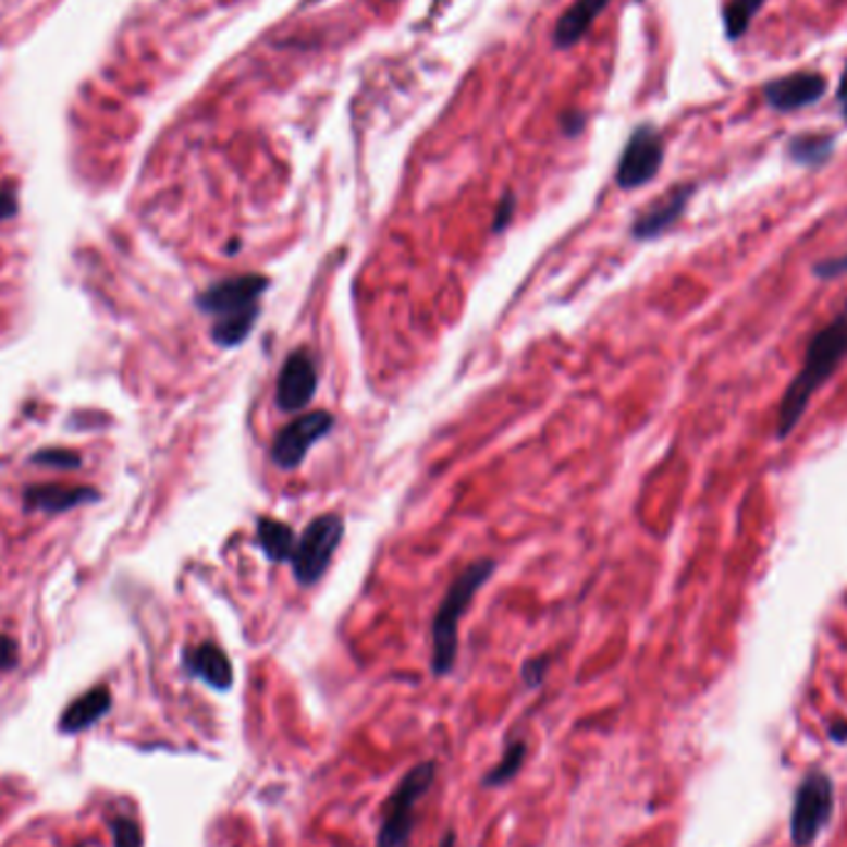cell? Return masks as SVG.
<instances>
[{
  "mask_svg": "<svg viewBox=\"0 0 847 847\" xmlns=\"http://www.w3.org/2000/svg\"><path fill=\"white\" fill-rule=\"evenodd\" d=\"M439 847H456V835L449 831L444 837H441V845Z\"/></svg>",
  "mask_w": 847,
  "mask_h": 847,
  "instance_id": "obj_29",
  "label": "cell"
},
{
  "mask_svg": "<svg viewBox=\"0 0 847 847\" xmlns=\"http://www.w3.org/2000/svg\"><path fill=\"white\" fill-rule=\"evenodd\" d=\"M582 114H567V116H563V127H565V132L567 134H578L580 132V127H582Z\"/></svg>",
  "mask_w": 847,
  "mask_h": 847,
  "instance_id": "obj_28",
  "label": "cell"
},
{
  "mask_svg": "<svg viewBox=\"0 0 847 847\" xmlns=\"http://www.w3.org/2000/svg\"><path fill=\"white\" fill-rule=\"evenodd\" d=\"M835 137L825 132H810V134H796L788 142V157L800 167H823L827 159L833 157Z\"/></svg>",
  "mask_w": 847,
  "mask_h": 847,
  "instance_id": "obj_16",
  "label": "cell"
},
{
  "mask_svg": "<svg viewBox=\"0 0 847 847\" xmlns=\"http://www.w3.org/2000/svg\"><path fill=\"white\" fill-rule=\"evenodd\" d=\"M268 291V278L260 273L233 275L213 283L196 297L198 310L213 320L211 337L221 347H238L260 318V295Z\"/></svg>",
  "mask_w": 847,
  "mask_h": 847,
  "instance_id": "obj_2",
  "label": "cell"
},
{
  "mask_svg": "<svg viewBox=\"0 0 847 847\" xmlns=\"http://www.w3.org/2000/svg\"><path fill=\"white\" fill-rule=\"evenodd\" d=\"M827 93V79L820 72L798 70L790 75H783L763 85V97L771 110L776 112H796L820 102V97Z\"/></svg>",
  "mask_w": 847,
  "mask_h": 847,
  "instance_id": "obj_10",
  "label": "cell"
},
{
  "mask_svg": "<svg viewBox=\"0 0 847 847\" xmlns=\"http://www.w3.org/2000/svg\"><path fill=\"white\" fill-rule=\"evenodd\" d=\"M112 707V693L107 687L89 689L83 697L72 701L65 709V714L60 719V732L62 734H79L85 728L95 726Z\"/></svg>",
  "mask_w": 847,
  "mask_h": 847,
  "instance_id": "obj_14",
  "label": "cell"
},
{
  "mask_svg": "<svg viewBox=\"0 0 847 847\" xmlns=\"http://www.w3.org/2000/svg\"><path fill=\"white\" fill-rule=\"evenodd\" d=\"M513 209H516V198H513V194H506V196H503L501 206H499V211H495V221H493V231L495 233L508 226Z\"/></svg>",
  "mask_w": 847,
  "mask_h": 847,
  "instance_id": "obj_25",
  "label": "cell"
},
{
  "mask_svg": "<svg viewBox=\"0 0 847 847\" xmlns=\"http://www.w3.org/2000/svg\"><path fill=\"white\" fill-rule=\"evenodd\" d=\"M434 781L437 761H421L404 773L392 796L382 806V823L377 831L375 847H412L417 806L434 786Z\"/></svg>",
  "mask_w": 847,
  "mask_h": 847,
  "instance_id": "obj_4",
  "label": "cell"
},
{
  "mask_svg": "<svg viewBox=\"0 0 847 847\" xmlns=\"http://www.w3.org/2000/svg\"><path fill=\"white\" fill-rule=\"evenodd\" d=\"M607 3L610 0H575L553 30V42L557 48H573L575 42H580Z\"/></svg>",
  "mask_w": 847,
  "mask_h": 847,
  "instance_id": "obj_15",
  "label": "cell"
},
{
  "mask_svg": "<svg viewBox=\"0 0 847 847\" xmlns=\"http://www.w3.org/2000/svg\"><path fill=\"white\" fill-rule=\"evenodd\" d=\"M765 0H726L724 5V30L728 40H741L751 21L761 11Z\"/></svg>",
  "mask_w": 847,
  "mask_h": 847,
  "instance_id": "obj_19",
  "label": "cell"
},
{
  "mask_svg": "<svg viewBox=\"0 0 847 847\" xmlns=\"http://www.w3.org/2000/svg\"><path fill=\"white\" fill-rule=\"evenodd\" d=\"M258 545L263 548L268 561L285 563L293 557L297 540H295L293 528L285 526V523L275 520V518H260L258 520Z\"/></svg>",
  "mask_w": 847,
  "mask_h": 847,
  "instance_id": "obj_17",
  "label": "cell"
},
{
  "mask_svg": "<svg viewBox=\"0 0 847 847\" xmlns=\"http://www.w3.org/2000/svg\"><path fill=\"white\" fill-rule=\"evenodd\" d=\"M835 806L833 781L825 773H808L796 790L790 813V837L796 847H806L815 840L827 825Z\"/></svg>",
  "mask_w": 847,
  "mask_h": 847,
  "instance_id": "obj_6",
  "label": "cell"
},
{
  "mask_svg": "<svg viewBox=\"0 0 847 847\" xmlns=\"http://www.w3.org/2000/svg\"><path fill=\"white\" fill-rule=\"evenodd\" d=\"M312 3H315V0H312Z\"/></svg>",
  "mask_w": 847,
  "mask_h": 847,
  "instance_id": "obj_30",
  "label": "cell"
},
{
  "mask_svg": "<svg viewBox=\"0 0 847 847\" xmlns=\"http://www.w3.org/2000/svg\"><path fill=\"white\" fill-rule=\"evenodd\" d=\"M847 273V254L840 256V258H827V260H820V263L815 266V275L818 278H837Z\"/></svg>",
  "mask_w": 847,
  "mask_h": 847,
  "instance_id": "obj_24",
  "label": "cell"
},
{
  "mask_svg": "<svg viewBox=\"0 0 847 847\" xmlns=\"http://www.w3.org/2000/svg\"><path fill=\"white\" fill-rule=\"evenodd\" d=\"M847 357V315H840L833 322H827L823 330H818L810 337L806 347L803 365H800L798 375L793 377L786 392L781 396L778 404V419H776V437L786 439L793 434V429L798 427V421L803 419L808 404L820 392L831 377L837 372L843 359Z\"/></svg>",
  "mask_w": 847,
  "mask_h": 847,
  "instance_id": "obj_1",
  "label": "cell"
},
{
  "mask_svg": "<svg viewBox=\"0 0 847 847\" xmlns=\"http://www.w3.org/2000/svg\"><path fill=\"white\" fill-rule=\"evenodd\" d=\"M526 753H528L526 741H523V738H511V741L506 744V749H503L501 761L495 763L489 773H486L483 786L486 788L506 786L508 781L518 776V771L523 769V761H526Z\"/></svg>",
  "mask_w": 847,
  "mask_h": 847,
  "instance_id": "obj_18",
  "label": "cell"
},
{
  "mask_svg": "<svg viewBox=\"0 0 847 847\" xmlns=\"http://www.w3.org/2000/svg\"><path fill=\"white\" fill-rule=\"evenodd\" d=\"M664 161V139L654 124H639L629 134V139L622 149L617 164V186L619 188H639L650 184L660 174Z\"/></svg>",
  "mask_w": 847,
  "mask_h": 847,
  "instance_id": "obj_7",
  "label": "cell"
},
{
  "mask_svg": "<svg viewBox=\"0 0 847 847\" xmlns=\"http://www.w3.org/2000/svg\"><path fill=\"white\" fill-rule=\"evenodd\" d=\"M184 670L188 672V677L206 682L216 691H229L233 687V666L229 654L213 642L188 647L184 652Z\"/></svg>",
  "mask_w": 847,
  "mask_h": 847,
  "instance_id": "obj_13",
  "label": "cell"
},
{
  "mask_svg": "<svg viewBox=\"0 0 847 847\" xmlns=\"http://www.w3.org/2000/svg\"><path fill=\"white\" fill-rule=\"evenodd\" d=\"M15 213H17L15 194L11 192V188H3V192H0V221L13 219Z\"/></svg>",
  "mask_w": 847,
  "mask_h": 847,
  "instance_id": "obj_26",
  "label": "cell"
},
{
  "mask_svg": "<svg viewBox=\"0 0 847 847\" xmlns=\"http://www.w3.org/2000/svg\"><path fill=\"white\" fill-rule=\"evenodd\" d=\"M332 424H335V419L326 409L303 414V417H297L278 431L273 446H270V458L281 468H295L303 462L305 454L310 452L315 441L328 434Z\"/></svg>",
  "mask_w": 847,
  "mask_h": 847,
  "instance_id": "obj_8",
  "label": "cell"
},
{
  "mask_svg": "<svg viewBox=\"0 0 847 847\" xmlns=\"http://www.w3.org/2000/svg\"><path fill=\"white\" fill-rule=\"evenodd\" d=\"M112 835H114V847H142V831L139 825L134 823L132 818H114L112 820Z\"/></svg>",
  "mask_w": 847,
  "mask_h": 847,
  "instance_id": "obj_21",
  "label": "cell"
},
{
  "mask_svg": "<svg viewBox=\"0 0 847 847\" xmlns=\"http://www.w3.org/2000/svg\"><path fill=\"white\" fill-rule=\"evenodd\" d=\"M99 499V491L93 486H65V483H35L25 489V511L40 513H67L77 506H87Z\"/></svg>",
  "mask_w": 847,
  "mask_h": 847,
  "instance_id": "obj_12",
  "label": "cell"
},
{
  "mask_svg": "<svg viewBox=\"0 0 847 847\" xmlns=\"http://www.w3.org/2000/svg\"><path fill=\"white\" fill-rule=\"evenodd\" d=\"M318 392V367L308 349H295L285 357L281 375H278L275 402L285 412L305 409Z\"/></svg>",
  "mask_w": 847,
  "mask_h": 847,
  "instance_id": "obj_9",
  "label": "cell"
},
{
  "mask_svg": "<svg viewBox=\"0 0 847 847\" xmlns=\"http://www.w3.org/2000/svg\"><path fill=\"white\" fill-rule=\"evenodd\" d=\"M691 196H693V184L672 186L670 192L662 194L656 201H652L633 221V236L637 241L660 238L664 231H670L674 223L682 219V213L687 211V204Z\"/></svg>",
  "mask_w": 847,
  "mask_h": 847,
  "instance_id": "obj_11",
  "label": "cell"
},
{
  "mask_svg": "<svg viewBox=\"0 0 847 847\" xmlns=\"http://www.w3.org/2000/svg\"><path fill=\"white\" fill-rule=\"evenodd\" d=\"M33 464L38 466H50V468H62V471H72V468L83 466V456L77 452H70V449H42V452L30 456Z\"/></svg>",
  "mask_w": 847,
  "mask_h": 847,
  "instance_id": "obj_20",
  "label": "cell"
},
{
  "mask_svg": "<svg viewBox=\"0 0 847 847\" xmlns=\"http://www.w3.org/2000/svg\"><path fill=\"white\" fill-rule=\"evenodd\" d=\"M493 570V561H476L464 567L458 578L449 585L434 615V625H431V672L437 677H444V674L454 670L458 654V622H462L464 612L471 605L474 594L483 588Z\"/></svg>",
  "mask_w": 847,
  "mask_h": 847,
  "instance_id": "obj_3",
  "label": "cell"
},
{
  "mask_svg": "<svg viewBox=\"0 0 847 847\" xmlns=\"http://www.w3.org/2000/svg\"><path fill=\"white\" fill-rule=\"evenodd\" d=\"M837 105H840L843 116H845V122H847V65L843 67L840 85H837Z\"/></svg>",
  "mask_w": 847,
  "mask_h": 847,
  "instance_id": "obj_27",
  "label": "cell"
},
{
  "mask_svg": "<svg viewBox=\"0 0 847 847\" xmlns=\"http://www.w3.org/2000/svg\"><path fill=\"white\" fill-rule=\"evenodd\" d=\"M342 533H345V523H342L337 513H326V516L310 520V526L305 528L303 538L297 540L295 553L291 557L297 582L315 585L326 575L332 555L340 548Z\"/></svg>",
  "mask_w": 847,
  "mask_h": 847,
  "instance_id": "obj_5",
  "label": "cell"
},
{
  "mask_svg": "<svg viewBox=\"0 0 847 847\" xmlns=\"http://www.w3.org/2000/svg\"><path fill=\"white\" fill-rule=\"evenodd\" d=\"M17 656H21V654H17V642H15V639L8 637V635L0 637V674L15 670Z\"/></svg>",
  "mask_w": 847,
  "mask_h": 847,
  "instance_id": "obj_23",
  "label": "cell"
},
{
  "mask_svg": "<svg viewBox=\"0 0 847 847\" xmlns=\"http://www.w3.org/2000/svg\"><path fill=\"white\" fill-rule=\"evenodd\" d=\"M545 670H548V660H543V656H538V660H530V662L523 664L520 677H523V682L528 684L530 689H536V687H540V682H543Z\"/></svg>",
  "mask_w": 847,
  "mask_h": 847,
  "instance_id": "obj_22",
  "label": "cell"
}]
</instances>
